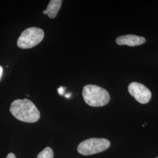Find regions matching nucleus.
<instances>
[{"instance_id": "obj_13", "label": "nucleus", "mask_w": 158, "mask_h": 158, "mask_svg": "<svg viewBox=\"0 0 158 158\" xmlns=\"http://www.w3.org/2000/svg\"><path fill=\"white\" fill-rule=\"evenodd\" d=\"M156 158H158V157H156Z\"/></svg>"}, {"instance_id": "obj_5", "label": "nucleus", "mask_w": 158, "mask_h": 158, "mask_svg": "<svg viewBox=\"0 0 158 158\" xmlns=\"http://www.w3.org/2000/svg\"><path fill=\"white\" fill-rule=\"evenodd\" d=\"M128 91L136 100L141 104H147L150 101L152 93L146 86L138 82H132L128 86Z\"/></svg>"}, {"instance_id": "obj_10", "label": "nucleus", "mask_w": 158, "mask_h": 158, "mask_svg": "<svg viewBox=\"0 0 158 158\" xmlns=\"http://www.w3.org/2000/svg\"><path fill=\"white\" fill-rule=\"evenodd\" d=\"M6 158H17L16 156L13 153H10Z\"/></svg>"}, {"instance_id": "obj_1", "label": "nucleus", "mask_w": 158, "mask_h": 158, "mask_svg": "<svg viewBox=\"0 0 158 158\" xmlns=\"http://www.w3.org/2000/svg\"><path fill=\"white\" fill-rule=\"evenodd\" d=\"M10 110L15 118L25 123H36L40 117V111L35 105L26 98L14 101L11 104Z\"/></svg>"}, {"instance_id": "obj_11", "label": "nucleus", "mask_w": 158, "mask_h": 158, "mask_svg": "<svg viewBox=\"0 0 158 158\" xmlns=\"http://www.w3.org/2000/svg\"><path fill=\"white\" fill-rule=\"evenodd\" d=\"M2 74H3V68L0 66V80L1 79V77L2 76Z\"/></svg>"}, {"instance_id": "obj_8", "label": "nucleus", "mask_w": 158, "mask_h": 158, "mask_svg": "<svg viewBox=\"0 0 158 158\" xmlns=\"http://www.w3.org/2000/svg\"><path fill=\"white\" fill-rule=\"evenodd\" d=\"M37 158H53V152L50 147H46L38 155Z\"/></svg>"}, {"instance_id": "obj_6", "label": "nucleus", "mask_w": 158, "mask_h": 158, "mask_svg": "<svg viewBox=\"0 0 158 158\" xmlns=\"http://www.w3.org/2000/svg\"><path fill=\"white\" fill-rule=\"evenodd\" d=\"M146 41L145 38L134 35H127L118 37L115 42L118 45L136 46L141 45Z\"/></svg>"}, {"instance_id": "obj_7", "label": "nucleus", "mask_w": 158, "mask_h": 158, "mask_svg": "<svg viewBox=\"0 0 158 158\" xmlns=\"http://www.w3.org/2000/svg\"><path fill=\"white\" fill-rule=\"evenodd\" d=\"M62 0H51L49 1L46 10L43 11L44 14H46L50 18H55L60 9L62 4Z\"/></svg>"}, {"instance_id": "obj_12", "label": "nucleus", "mask_w": 158, "mask_h": 158, "mask_svg": "<svg viewBox=\"0 0 158 158\" xmlns=\"http://www.w3.org/2000/svg\"><path fill=\"white\" fill-rule=\"evenodd\" d=\"M70 95H71V94H70V93L69 94H66V97H67V98H68V97H70Z\"/></svg>"}, {"instance_id": "obj_4", "label": "nucleus", "mask_w": 158, "mask_h": 158, "mask_svg": "<svg viewBox=\"0 0 158 158\" xmlns=\"http://www.w3.org/2000/svg\"><path fill=\"white\" fill-rule=\"evenodd\" d=\"M110 145V142L107 139L89 138L79 143L77 147V151L83 155H91L106 151Z\"/></svg>"}, {"instance_id": "obj_9", "label": "nucleus", "mask_w": 158, "mask_h": 158, "mask_svg": "<svg viewBox=\"0 0 158 158\" xmlns=\"http://www.w3.org/2000/svg\"><path fill=\"white\" fill-rule=\"evenodd\" d=\"M64 89H65V88H64L63 87H59V88L57 89L58 93H59L60 95L63 96V95L64 94Z\"/></svg>"}, {"instance_id": "obj_2", "label": "nucleus", "mask_w": 158, "mask_h": 158, "mask_svg": "<svg viewBox=\"0 0 158 158\" xmlns=\"http://www.w3.org/2000/svg\"><path fill=\"white\" fill-rule=\"evenodd\" d=\"M82 94L85 103L91 107L104 106L110 100V96L107 91L96 85H85Z\"/></svg>"}, {"instance_id": "obj_3", "label": "nucleus", "mask_w": 158, "mask_h": 158, "mask_svg": "<svg viewBox=\"0 0 158 158\" xmlns=\"http://www.w3.org/2000/svg\"><path fill=\"white\" fill-rule=\"evenodd\" d=\"M44 32L42 29L31 27L24 30L18 38L17 46L21 49H30L40 44L44 38Z\"/></svg>"}]
</instances>
